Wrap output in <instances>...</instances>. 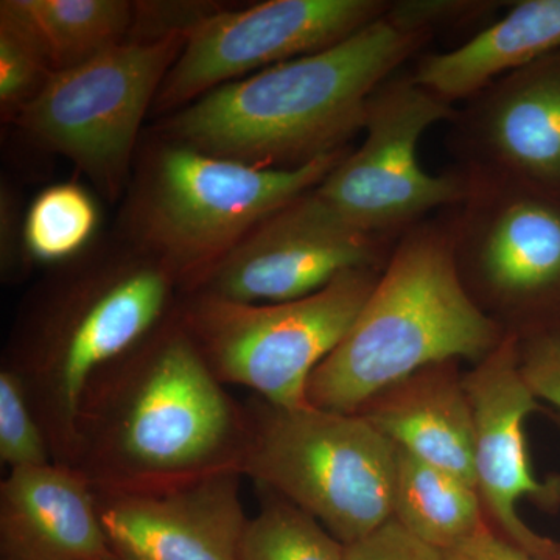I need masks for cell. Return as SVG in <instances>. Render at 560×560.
I'll return each mask as SVG.
<instances>
[{
  "mask_svg": "<svg viewBox=\"0 0 560 560\" xmlns=\"http://www.w3.org/2000/svg\"><path fill=\"white\" fill-rule=\"evenodd\" d=\"M94 486L61 464L9 471L0 485V560H109Z\"/></svg>",
  "mask_w": 560,
  "mask_h": 560,
  "instance_id": "16",
  "label": "cell"
},
{
  "mask_svg": "<svg viewBox=\"0 0 560 560\" xmlns=\"http://www.w3.org/2000/svg\"><path fill=\"white\" fill-rule=\"evenodd\" d=\"M385 16L327 49L210 91L158 138L260 168H298L348 149L372 94L431 39Z\"/></svg>",
  "mask_w": 560,
  "mask_h": 560,
  "instance_id": "2",
  "label": "cell"
},
{
  "mask_svg": "<svg viewBox=\"0 0 560 560\" xmlns=\"http://www.w3.org/2000/svg\"><path fill=\"white\" fill-rule=\"evenodd\" d=\"M109 560H132V559L127 558V556L120 555V552L114 551V556Z\"/></svg>",
  "mask_w": 560,
  "mask_h": 560,
  "instance_id": "31",
  "label": "cell"
},
{
  "mask_svg": "<svg viewBox=\"0 0 560 560\" xmlns=\"http://www.w3.org/2000/svg\"><path fill=\"white\" fill-rule=\"evenodd\" d=\"M442 555L444 560H536L522 548L503 539L489 525L471 539Z\"/></svg>",
  "mask_w": 560,
  "mask_h": 560,
  "instance_id": "30",
  "label": "cell"
},
{
  "mask_svg": "<svg viewBox=\"0 0 560 560\" xmlns=\"http://www.w3.org/2000/svg\"><path fill=\"white\" fill-rule=\"evenodd\" d=\"M25 22L55 73L75 68L130 38L128 0H2Z\"/></svg>",
  "mask_w": 560,
  "mask_h": 560,
  "instance_id": "20",
  "label": "cell"
},
{
  "mask_svg": "<svg viewBox=\"0 0 560 560\" xmlns=\"http://www.w3.org/2000/svg\"><path fill=\"white\" fill-rule=\"evenodd\" d=\"M55 70L38 38L0 2V114L14 119L44 91Z\"/></svg>",
  "mask_w": 560,
  "mask_h": 560,
  "instance_id": "23",
  "label": "cell"
},
{
  "mask_svg": "<svg viewBox=\"0 0 560 560\" xmlns=\"http://www.w3.org/2000/svg\"><path fill=\"white\" fill-rule=\"evenodd\" d=\"M355 415L416 458L475 482V420L459 361H442L394 383Z\"/></svg>",
  "mask_w": 560,
  "mask_h": 560,
  "instance_id": "17",
  "label": "cell"
},
{
  "mask_svg": "<svg viewBox=\"0 0 560 560\" xmlns=\"http://www.w3.org/2000/svg\"><path fill=\"white\" fill-rule=\"evenodd\" d=\"M504 335L460 279L447 220L420 221L397 238L348 334L313 372L308 405L355 415L431 364H477Z\"/></svg>",
  "mask_w": 560,
  "mask_h": 560,
  "instance_id": "4",
  "label": "cell"
},
{
  "mask_svg": "<svg viewBox=\"0 0 560 560\" xmlns=\"http://www.w3.org/2000/svg\"><path fill=\"white\" fill-rule=\"evenodd\" d=\"M24 219L16 191L3 180L0 191V267L3 279L16 278L21 271L27 270Z\"/></svg>",
  "mask_w": 560,
  "mask_h": 560,
  "instance_id": "29",
  "label": "cell"
},
{
  "mask_svg": "<svg viewBox=\"0 0 560 560\" xmlns=\"http://www.w3.org/2000/svg\"><path fill=\"white\" fill-rule=\"evenodd\" d=\"M97 205L77 183H60L36 195L25 210L24 243L28 265H60L86 250L98 230Z\"/></svg>",
  "mask_w": 560,
  "mask_h": 560,
  "instance_id": "21",
  "label": "cell"
},
{
  "mask_svg": "<svg viewBox=\"0 0 560 560\" xmlns=\"http://www.w3.org/2000/svg\"><path fill=\"white\" fill-rule=\"evenodd\" d=\"M389 7L386 0H267L220 10L190 33L151 113L171 116L232 81L335 46Z\"/></svg>",
  "mask_w": 560,
  "mask_h": 560,
  "instance_id": "11",
  "label": "cell"
},
{
  "mask_svg": "<svg viewBox=\"0 0 560 560\" xmlns=\"http://www.w3.org/2000/svg\"><path fill=\"white\" fill-rule=\"evenodd\" d=\"M455 105L420 86L411 72L396 73L372 94L364 139L315 191L353 226L399 238L433 210L453 208L466 194L463 173L433 175L419 162L422 136L452 120Z\"/></svg>",
  "mask_w": 560,
  "mask_h": 560,
  "instance_id": "10",
  "label": "cell"
},
{
  "mask_svg": "<svg viewBox=\"0 0 560 560\" xmlns=\"http://www.w3.org/2000/svg\"><path fill=\"white\" fill-rule=\"evenodd\" d=\"M451 121L463 168L560 195V49L493 81Z\"/></svg>",
  "mask_w": 560,
  "mask_h": 560,
  "instance_id": "15",
  "label": "cell"
},
{
  "mask_svg": "<svg viewBox=\"0 0 560 560\" xmlns=\"http://www.w3.org/2000/svg\"><path fill=\"white\" fill-rule=\"evenodd\" d=\"M560 49V0H525L456 49L420 58L412 77L442 101L466 102Z\"/></svg>",
  "mask_w": 560,
  "mask_h": 560,
  "instance_id": "18",
  "label": "cell"
},
{
  "mask_svg": "<svg viewBox=\"0 0 560 560\" xmlns=\"http://www.w3.org/2000/svg\"><path fill=\"white\" fill-rule=\"evenodd\" d=\"M245 440V407L226 393L173 308L88 385L72 469L94 489L160 488L241 471Z\"/></svg>",
  "mask_w": 560,
  "mask_h": 560,
  "instance_id": "1",
  "label": "cell"
},
{
  "mask_svg": "<svg viewBox=\"0 0 560 560\" xmlns=\"http://www.w3.org/2000/svg\"><path fill=\"white\" fill-rule=\"evenodd\" d=\"M486 2H423V0H404L390 2L388 16L397 24L412 31L429 32L433 35L442 25L455 24L463 20H470L482 11L490 9Z\"/></svg>",
  "mask_w": 560,
  "mask_h": 560,
  "instance_id": "28",
  "label": "cell"
},
{
  "mask_svg": "<svg viewBox=\"0 0 560 560\" xmlns=\"http://www.w3.org/2000/svg\"><path fill=\"white\" fill-rule=\"evenodd\" d=\"M466 194L447 220L460 279L506 334L560 298V195L460 168Z\"/></svg>",
  "mask_w": 560,
  "mask_h": 560,
  "instance_id": "9",
  "label": "cell"
},
{
  "mask_svg": "<svg viewBox=\"0 0 560 560\" xmlns=\"http://www.w3.org/2000/svg\"><path fill=\"white\" fill-rule=\"evenodd\" d=\"M382 270H352L301 300L246 304L179 294L176 315L223 385L285 408L308 405L313 372L340 345Z\"/></svg>",
  "mask_w": 560,
  "mask_h": 560,
  "instance_id": "7",
  "label": "cell"
},
{
  "mask_svg": "<svg viewBox=\"0 0 560 560\" xmlns=\"http://www.w3.org/2000/svg\"><path fill=\"white\" fill-rule=\"evenodd\" d=\"M345 560H444V555L390 518L370 536L345 545Z\"/></svg>",
  "mask_w": 560,
  "mask_h": 560,
  "instance_id": "27",
  "label": "cell"
},
{
  "mask_svg": "<svg viewBox=\"0 0 560 560\" xmlns=\"http://www.w3.org/2000/svg\"><path fill=\"white\" fill-rule=\"evenodd\" d=\"M238 470L311 515L342 545L393 518L396 445L360 415L245 405Z\"/></svg>",
  "mask_w": 560,
  "mask_h": 560,
  "instance_id": "6",
  "label": "cell"
},
{
  "mask_svg": "<svg viewBox=\"0 0 560 560\" xmlns=\"http://www.w3.org/2000/svg\"><path fill=\"white\" fill-rule=\"evenodd\" d=\"M522 371L537 399L547 400L560 411V334L540 331L521 340ZM560 560V545L555 559Z\"/></svg>",
  "mask_w": 560,
  "mask_h": 560,
  "instance_id": "26",
  "label": "cell"
},
{
  "mask_svg": "<svg viewBox=\"0 0 560 560\" xmlns=\"http://www.w3.org/2000/svg\"><path fill=\"white\" fill-rule=\"evenodd\" d=\"M261 506L249 518L241 560H345V545L300 508L259 488Z\"/></svg>",
  "mask_w": 560,
  "mask_h": 560,
  "instance_id": "22",
  "label": "cell"
},
{
  "mask_svg": "<svg viewBox=\"0 0 560 560\" xmlns=\"http://www.w3.org/2000/svg\"><path fill=\"white\" fill-rule=\"evenodd\" d=\"M226 9L212 2H135L128 40H158L172 35L189 36L198 25Z\"/></svg>",
  "mask_w": 560,
  "mask_h": 560,
  "instance_id": "25",
  "label": "cell"
},
{
  "mask_svg": "<svg viewBox=\"0 0 560 560\" xmlns=\"http://www.w3.org/2000/svg\"><path fill=\"white\" fill-rule=\"evenodd\" d=\"M396 241L353 226L313 189L261 220L190 293L246 304L301 300L345 272L383 270Z\"/></svg>",
  "mask_w": 560,
  "mask_h": 560,
  "instance_id": "12",
  "label": "cell"
},
{
  "mask_svg": "<svg viewBox=\"0 0 560 560\" xmlns=\"http://www.w3.org/2000/svg\"><path fill=\"white\" fill-rule=\"evenodd\" d=\"M393 518L441 552L471 539L489 523L475 486L396 447Z\"/></svg>",
  "mask_w": 560,
  "mask_h": 560,
  "instance_id": "19",
  "label": "cell"
},
{
  "mask_svg": "<svg viewBox=\"0 0 560 560\" xmlns=\"http://www.w3.org/2000/svg\"><path fill=\"white\" fill-rule=\"evenodd\" d=\"M0 460L10 470L55 463L24 382L5 366L0 371Z\"/></svg>",
  "mask_w": 560,
  "mask_h": 560,
  "instance_id": "24",
  "label": "cell"
},
{
  "mask_svg": "<svg viewBox=\"0 0 560 560\" xmlns=\"http://www.w3.org/2000/svg\"><path fill=\"white\" fill-rule=\"evenodd\" d=\"M352 150L298 168H260L158 138L128 186L124 238L197 290L261 220L323 183Z\"/></svg>",
  "mask_w": 560,
  "mask_h": 560,
  "instance_id": "5",
  "label": "cell"
},
{
  "mask_svg": "<svg viewBox=\"0 0 560 560\" xmlns=\"http://www.w3.org/2000/svg\"><path fill=\"white\" fill-rule=\"evenodd\" d=\"M187 38L127 40L61 70L13 125L40 149L72 162L98 194L116 201L130 186L143 119Z\"/></svg>",
  "mask_w": 560,
  "mask_h": 560,
  "instance_id": "8",
  "label": "cell"
},
{
  "mask_svg": "<svg viewBox=\"0 0 560 560\" xmlns=\"http://www.w3.org/2000/svg\"><path fill=\"white\" fill-rule=\"evenodd\" d=\"M243 475L221 470L160 488L94 489L114 551L132 560H241L249 518Z\"/></svg>",
  "mask_w": 560,
  "mask_h": 560,
  "instance_id": "14",
  "label": "cell"
},
{
  "mask_svg": "<svg viewBox=\"0 0 560 560\" xmlns=\"http://www.w3.org/2000/svg\"><path fill=\"white\" fill-rule=\"evenodd\" d=\"M475 420V482L490 528L536 560H552L558 544L522 521L523 499L558 503L560 481L541 485L530 467L525 420L536 411V394L522 371L521 338L504 335L488 357L464 374Z\"/></svg>",
  "mask_w": 560,
  "mask_h": 560,
  "instance_id": "13",
  "label": "cell"
},
{
  "mask_svg": "<svg viewBox=\"0 0 560 560\" xmlns=\"http://www.w3.org/2000/svg\"><path fill=\"white\" fill-rule=\"evenodd\" d=\"M178 298L171 272L124 241L77 261L36 294L5 368L24 382L55 463L72 467L77 416L92 378L156 329Z\"/></svg>",
  "mask_w": 560,
  "mask_h": 560,
  "instance_id": "3",
  "label": "cell"
}]
</instances>
